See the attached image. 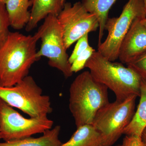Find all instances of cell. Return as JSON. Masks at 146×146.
Here are the masks:
<instances>
[{"instance_id": "52a82bcc", "label": "cell", "mask_w": 146, "mask_h": 146, "mask_svg": "<svg viewBox=\"0 0 146 146\" xmlns=\"http://www.w3.org/2000/svg\"><path fill=\"white\" fill-rule=\"evenodd\" d=\"M41 39V47L36 52L40 59L45 56L48 59V65L62 72L65 78L72 76L63 39V33L57 16L50 14L36 32Z\"/></svg>"}, {"instance_id": "8992f818", "label": "cell", "mask_w": 146, "mask_h": 146, "mask_svg": "<svg viewBox=\"0 0 146 146\" xmlns=\"http://www.w3.org/2000/svg\"><path fill=\"white\" fill-rule=\"evenodd\" d=\"M139 18H146L143 0H129L119 17L107 19L105 30L108 35L104 42L98 46V51L110 61L118 59L123 40L133 22Z\"/></svg>"}, {"instance_id": "cb8c5ba5", "label": "cell", "mask_w": 146, "mask_h": 146, "mask_svg": "<svg viewBox=\"0 0 146 146\" xmlns=\"http://www.w3.org/2000/svg\"><path fill=\"white\" fill-rule=\"evenodd\" d=\"M8 0H0V4L5 5L6 3Z\"/></svg>"}, {"instance_id": "2e32d148", "label": "cell", "mask_w": 146, "mask_h": 146, "mask_svg": "<svg viewBox=\"0 0 146 146\" xmlns=\"http://www.w3.org/2000/svg\"><path fill=\"white\" fill-rule=\"evenodd\" d=\"M117 0H82V3L89 13L96 15L99 23L98 44L102 43L110 9Z\"/></svg>"}, {"instance_id": "d4e9b609", "label": "cell", "mask_w": 146, "mask_h": 146, "mask_svg": "<svg viewBox=\"0 0 146 146\" xmlns=\"http://www.w3.org/2000/svg\"><path fill=\"white\" fill-rule=\"evenodd\" d=\"M144 5H145V8L146 10V0H143Z\"/></svg>"}, {"instance_id": "603a6c76", "label": "cell", "mask_w": 146, "mask_h": 146, "mask_svg": "<svg viewBox=\"0 0 146 146\" xmlns=\"http://www.w3.org/2000/svg\"><path fill=\"white\" fill-rule=\"evenodd\" d=\"M141 22L142 24L146 28V18L141 19Z\"/></svg>"}, {"instance_id": "5b68a950", "label": "cell", "mask_w": 146, "mask_h": 146, "mask_svg": "<svg viewBox=\"0 0 146 146\" xmlns=\"http://www.w3.org/2000/svg\"><path fill=\"white\" fill-rule=\"evenodd\" d=\"M132 95L123 101L116 100L102 108L92 125L100 134L104 146H112L121 137L134 115L137 97Z\"/></svg>"}, {"instance_id": "7402d4cb", "label": "cell", "mask_w": 146, "mask_h": 146, "mask_svg": "<svg viewBox=\"0 0 146 146\" xmlns=\"http://www.w3.org/2000/svg\"><path fill=\"white\" fill-rule=\"evenodd\" d=\"M141 138H142V141H143L144 145L145 146H146V127L142 132Z\"/></svg>"}, {"instance_id": "8fae6325", "label": "cell", "mask_w": 146, "mask_h": 146, "mask_svg": "<svg viewBox=\"0 0 146 146\" xmlns=\"http://www.w3.org/2000/svg\"><path fill=\"white\" fill-rule=\"evenodd\" d=\"M31 18L26 26L27 31H31L40 21L50 14L57 16L63 10L66 0H30Z\"/></svg>"}, {"instance_id": "ffe728a7", "label": "cell", "mask_w": 146, "mask_h": 146, "mask_svg": "<svg viewBox=\"0 0 146 146\" xmlns=\"http://www.w3.org/2000/svg\"><path fill=\"white\" fill-rule=\"evenodd\" d=\"M89 46V33H87L82 36L81 38L77 41L75 47L72 54L69 57V62L71 65L78 56L82 53Z\"/></svg>"}, {"instance_id": "277c9868", "label": "cell", "mask_w": 146, "mask_h": 146, "mask_svg": "<svg viewBox=\"0 0 146 146\" xmlns=\"http://www.w3.org/2000/svg\"><path fill=\"white\" fill-rule=\"evenodd\" d=\"M0 99L30 117H47L52 112L49 96L43 95L42 89L31 76L11 87L0 86Z\"/></svg>"}, {"instance_id": "6da1fadb", "label": "cell", "mask_w": 146, "mask_h": 146, "mask_svg": "<svg viewBox=\"0 0 146 146\" xmlns=\"http://www.w3.org/2000/svg\"><path fill=\"white\" fill-rule=\"evenodd\" d=\"M36 33L26 35L10 32L6 42L0 48V85L11 87L28 76L36 56Z\"/></svg>"}, {"instance_id": "ac0fdd59", "label": "cell", "mask_w": 146, "mask_h": 146, "mask_svg": "<svg viewBox=\"0 0 146 146\" xmlns=\"http://www.w3.org/2000/svg\"><path fill=\"white\" fill-rule=\"evenodd\" d=\"M96 51L93 47L89 46L71 64V70L77 73L85 68L86 62Z\"/></svg>"}, {"instance_id": "9c48e42d", "label": "cell", "mask_w": 146, "mask_h": 146, "mask_svg": "<svg viewBox=\"0 0 146 146\" xmlns=\"http://www.w3.org/2000/svg\"><path fill=\"white\" fill-rule=\"evenodd\" d=\"M57 18L67 50L82 36L99 28L96 16L88 12L80 2L65 3Z\"/></svg>"}, {"instance_id": "484cf974", "label": "cell", "mask_w": 146, "mask_h": 146, "mask_svg": "<svg viewBox=\"0 0 146 146\" xmlns=\"http://www.w3.org/2000/svg\"><path fill=\"white\" fill-rule=\"evenodd\" d=\"M2 139V136L1 133L0 132V139Z\"/></svg>"}, {"instance_id": "9a60e30c", "label": "cell", "mask_w": 146, "mask_h": 146, "mask_svg": "<svg viewBox=\"0 0 146 146\" xmlns=\"http://www.w3.org/2000/svg\"><path fill=\"white\" fill-rule=\"evenodd\" d=\"M60 146H104L99 132L92 125L77 128L70 140Z\"/></svg>"}, {"instance_id": "ba28073f", "label": "cell", "mask_w": 146, "mask_h": 146, "mask_svg": "<svg viewBox=\"0 0 146 146\" xmlns=\"http://www.w3.org/2000/svg\"><path fill=\"white\" fill-rule=\"evenodd\" d=\"M54 122L47 117H24L0 99V132L5 141H14L44 133L52 128Z\"/></svg>"}, {"instance_id": "e0dca14e", "label": "cell", "mask_w": 146, "mask_h": 146, "mask_svg": "<svg viewBox=\"0 0 146 146\" xmlns=\"http://www.w3.org/2000/svg\"><path fill=\"white\" fill-rule=\"evenodd\" d=\"M10 21L5 5L0 4V48L3 45L10 31Z\"/></svg>"}, {"instance_id": "d6986e66", "label": "cell", "mask_w": 146, "mask_h": 146, "mask_svg": "<svg viewBox=\"0 0 146 146\" xmlns=\"http://www.w3.org/2000/svg\"><path fill=\"white\" fill-rule=\"evenodd\" d=\"M127 66L137 73L141 79L146 82V52Z\"/></svg>"}, {"instance_id": "44dd1931", "label": "cell", "mask_w": 146, "mask_h": 146, "mask_svg": "<svg viewBox=\"0 0 146 146\" xmlns=\"http://www.w3.org/2000/svg\"><path fill=\"white\" fill-rule=\"evenodd\" d=\"M123 146H145L141 136H126L124 138Z\"/></svg>"}, {"instance_id": "83f0119b", "label": "cell", "mask_w": 146, "mask_h": 146, "mask_svg": "<svg viewBox=\"0 0 146 146\" xmlns=\"http://www.w3.org/2000/svg\"><path fill=\"white\" fill-rule=\"evenodd\" d=\"M0 86H1V85H0Z\"/></svg>"}, {"instance_id": "7a4b0ae2", "label": "cell", "mask_w": 146, "mask_h": 146, "mask_svg": "<svg viewBox=\"0 0 146 146\" xmlns=\"http://www.w3.org/2000/svg\"><path fill=\"white\" fill-rule=\"evenodd\" d=\"M108 89L96 81L89 71L76 78L70 88L69 109L77 128L92 125L99 110L109 103Z\"/></svg>"}, {"instance_id": "4fadbf2b", "label": "cell", "mask_w": 146, "mask_h": 146, "mask_svg": "<svg viewBox=\"0 0 146 146\" xmlns=\"http://www.w3.org/2000/svg\"><path fill=\"white\" fill-rule=\"evenodd\" d=\"M60 126L45 131L38 138H28L0 143V146H60L62 143L59 138Z\"/></svg>"}, {"instance_id": "3957f363", "label": "cell", "mask_w": 146, "mask_h": 146, "mask_svg": "<svg viewBox=\"0 0 146 146\" xmlns=\"http://www.w3.org/2000/svg\"><path fill=\"white\" fill-rule=\"evenodd\" d=\"M85 68L89 69L96 81L114 92L116 100L123 101L132 95L140 96L142 79L132 69L122 63L110 61L96 51L87 60Z\"/></svg>"}, {"instance_id": "30bf717a", "label": "cell", "mask_w": 146, "mask_h": 146, "mask_svg": "<svg viewBox=\"0 0 146 146\" xmlns=\"http://www.w3.org/2000/svg\"><path fill=\"white\" fill-rule=\"evenodd\" d=\"M143 18L134 21L121 44L118 58L123 64L128 65L146 52V28L141 23Z\"/></svg>"}, {"instance_id": "4316f807", "label": "cell", "mask_w": 146, "mask_h": 146, "mask_svg": "<svg viewBox=\"0 0 146 146\" xmlns=\"http://www.w3.org/2000/svg\"><path fill=\"white\" fill-rule=\"evenodd\" d=\"M116 146H123L122 145H116Z\"/></svg>"}, {"instance_id": "7c38bea8", "label": "cell", "mask_w": 146, "mask_h": 146, "mask_svg": "<svg viewBox=\"0 0 146 146\" xmlns=\"http://www.w3.org/2000/svg\"><path fill=\"white\" fill-rule=\"evenodd\" d=\"M10 27L16 30H21L26 27L31 18L30 0H8L5 4Z\"/></svg>"}, {"instance_id": "5bb4252c", "label": "cell", "mask_w": 146, "mask_h": 146, "mask_svg": "<svg viewBox=\"0 0 146 146\" xmlns=\"http://www.w3.org/2000/svg\"><path fill=\"white\" fill-rule=\"evenodd\" d=\"M140 100L132 119L125 129L123 134L126 136H141L146 127V82L142 79Z\"/></svg>"}]
</instances>
